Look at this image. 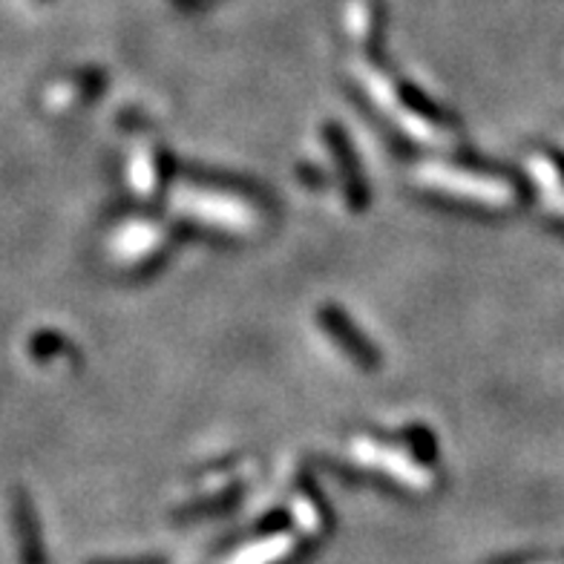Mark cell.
Segmentation results:
<instances>
[{"label": "cell", "mask_w": 564, "mask_h": 564, "mask_svg": "<svg viewBox=\"0 0 564 564\" xmlns=\"http://www.w3.org/2000/svg\"><path fill=\"white\" fill-rule=\"evenodd\" d=\"M164 242V234L153 223H130L112 237V257L121 262H139L148 260L150 253L156 251Z\"/></svg>", "instance_id": "5"}, {"label": "cell", "mask_w": 564, "mask_h": 564, "mask_svg": "<svg viewBox=\"0 0 564 564\" xmlns=\"http://www.w3.org/2000/svg\"><path fill=\"white\" fill-rule=\"evenodd\" d=\"M357 78H360V84H364L366 93L371 96V101H375L380 110L387 112L394 124H401L403 133L412 135V139H417V141H423V144H446V135L441 133L438 127L430 124V121L423 119V116H417V112L409 110V107L401 101V96L394 93L392 84H389L387 78L378 73V69L366 67V64H357Z\"/></svg>", "instance_id": "3"}, {"label": "cell", "mask_w": 564, "mask_h": 564, "mask_svg": "<svg viewBox=\"0 0 564 564\" xmlns=\"http://www.w3.org/2000/svg\"><path fill=\"white\" fill-rule=\"evenodd\" d=\"M417 182L432 187V191H444V194L458 196V199L481 202V205H492V208H505L516 196L505 178L455 171V167H446V164H423L417 171Z\"/></svg>", "instance_id": "2"}, {"label": "cell", "mask_w": 564, "mask_h": 564, "mask_svg": "<svg viewBox=\"0 0 564 564\" xmlns=\"http://www.w3.org/2000/svg\"><path fill=\"white\" fill-rule=\"evenodd\" d=\"M294 547H297L294 535L276 533L271 539H262L260 544H251L248 550H242L230 564H280L289 553H294Z\"/></svg>", "instance_id": "7"}, {"label": "cell", "mask_w": 564, "mask_h": 564, "mask_svg": "<svg viewBox=\"0 0 564 564\" xmlns=\"http://www.w3.org/2000/svg\"><path fill=\"white\" fill-rule=\"evenodd\" d=\"M130 182H133L135 194H153V185H156V164H153L150 150H135L133 164H130Z\"/></svg>", "instance_id": "8"}, {"label": "cell", "mask_w": 564, "mask_h": 564, "mask_svg": "<svg viewBox=\"0 0 564 564\" xmlns=\"http://www.w3.org/2000/svg\"><path fill=\"white\" fill-rule=\"evenodd\" d=\"M550 564H556V562H550Z\"/></svg>", "instance_id": "11"}, {"label": "cell", "mask_w": 564, "mask_h": 564, "mask_svg": "<svg viewBox=\"0 0 564 564\" xmlns=\"http://www.w3.org/2000/svg\"><path fill=\"white\" fill-rule=\"evenodd\" d=\"M294 516H297L300 528H303V530L323 528V519H319L317 507H314L312 501H308V498L297 496V501H294Z\"/></svg>", "instance_id": "9"}, {"label": "cell", "mask_w": 564, "mask_h": 564, "mask_svg": "<svg viewBox=\"0 0 564 564\" xmlns=\"http://www.w3.org/2000/svg\"><path fill=\"white\" fill-rule=\"evenodd\" d=\"M351 455H355L364 467L378 469L383 476L406 484L409 490H430L432 487L430 473L412 458H406L403 453H398V449H389V446L375 444V441H357V444L351 446Z\"/></svg>", "instance_id": "4"}, {"label": "cell", "mask_w": 564, "mask_h": 564, "mask_svg": "<svg viewBox=\"0 0 564 564\" xmlns=\"http://www.w3.org/2000/svg\"><path fill=\"white\" fill-rule=\"evenodd\" d=\"M15 530H18V553L21 564H44V547H41V535H37L35 512L26 498L15 501Z\"/></svg>", "instance_id": "6"}, {"label": "cell", "mask_w": 564, "mask_h": 564, "mask_svg": "<svg viewBox=\"0 0 564 564\" xmlns=\"http://www.w3.org/2000/svg\"><path fill=\"white\" fill-rule=\"evenodd\" d=\"M173 210L191 216L196 223L214 225L223 230H251L257 225V214L248 202L214 191H196V187H178L173 194Z\"/></svg>", "instance_id": "1"}, {"label": "cell", "mask_w": 564, "mask_h": 564, "mask_svg": "<svg viewBox=\"0 0 564 564\" xmlns=\"http://www.w3.org/2000/svg\"><path fill=\"white\" fill-rule=\"evenodd\" d=\"M121 564H162V562H150V558H144V562H121Z\"/></svg>", "instance_id": "10"}]
</instances>
